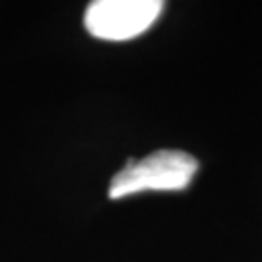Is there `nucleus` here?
<instances>
[{
    "label": "nucleus",
    "instance_id": "nucleus-1",
    "mask_svg": "<svg viewBox=\"0 0 262 262\" xmlns=\"http://www.w3.org/2000/svg\"><path fill=\"white\" fill-rule=\"evenodd\" d=\"M198 171V161L179 150H159L140 161H128L111 179L109 198L117 200L146 190H185Z\"/></svg>",
    "mask_w": 262,
    "mask_h": 262
},
{
    "label": "nucleus",
    "instance_id": "nucleus-2",
    "mask_svg": "<svg viewBox=\"0 0 262 262\" xmlns=\"http://www.w3.org/2000/svg\"><path fill=\"white\" fill-rule=\"evenodd\" d=\"M159 0H95L84 16L90 35L103 41H126L142 35L159 18Z\"/></svg>",
    "mask_w": 262,
    "mask_h": 262
}]
</instances>
